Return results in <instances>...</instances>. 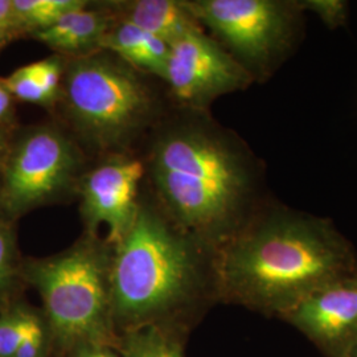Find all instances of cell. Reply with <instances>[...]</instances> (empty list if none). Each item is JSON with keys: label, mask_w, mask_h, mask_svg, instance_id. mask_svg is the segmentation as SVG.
Masks as SVG:
<instances>
[{"label": "cell", "mask_w": 357, "mask_h": 357, "mask_svg": "<svg viewBox=\"0 0 357 357\" xmlns=\"http://www.w3.org/2000/svg\"><path fill=\"white\" fill-rule=\"evenodd\" d=\"M114 19L128 22L162 38L168 45L204 29L184 0H105L98 1Z\"/></svg>", "instance_id": "12"}, {"label": "cell", "mask_w": 357, "mask_h": 357, "mask_svg": "<svg viewBox=\"0 0 357 357\" xmlns=\"http://www.w3.org/2000/svg\"><path fill=\"white\" fill-rule=\"evenodd\" d=\"M112 259L113 245L86 231L60 253L23 258V282L38 291L54 351L70 356L79 348H116Z\"/></svg>", "instance_id": "5"}, {"label": "cell", "mask_w": 357, "mask_h": 357, "mask_svg": "<svg viewBox=\"0 0 357 357\" xmlns=\"http://www.w3.org/2000/svg\"><path fill=\"white\" fill-rule=\"evenodd\" d=\"M347 357H357V345L349 352V355Z\"/></svg>", "instance_id": "28"}, {"label": "cell", "mask_w": 357, "mask_h": 357, "mask_svg": "<svg viewBox=\"0 0 357 357\" xmlns=\"http://www.w3.org/2000/svg\"><path fill=\"white\" fill-rule=\"evenodd\" d=\"M101 50L113 53L134 69L163 82L169 45L162 38L128 22L114 19L103 38Z\"/></svg>", "instance_id": "13"}, {"label": "cell", "mask_w": 357, "mask_h": 357, "mask_svg": "<svg viewBox=\"0 0 357 357\" xmlns=\"http://www.w3.org/2000/svg\"><path fill=\"white\" fill-rule=\"evenodd\" d=\"M15 128H0V178H1V169L4 165V159L7 155V150L10 146V141L13 137Z\"/></svg>", "instance_id": "24"}, {"label": "cell", "mask_w": 357, "mask_h": 357, "mask_svg": "<svg viewBox=\"0 0 357 357\" xmlns=\"http://www.w3.org/2000/svg\"><path fill=\"white\" fill-rule=\"evenodd\" d=\"M281 320L306 336L323 356H348L357 345V270L310 294Z\"/></svg>", "instance_id": "10"}, {"label": "cell", "mask_w": 357, "mask_h": 357, "mask_svg": "<svg viewBox=\"0 0 357 357\" xmlns=\"http://www.w3.org/2000/svg\"><path fill=\"white\" fill-rule=\"evenodd\" d=\"M211 36L262 84L281 69L305 38L299 0H184Z\"/></svg>", "instance_id": "7"}, {"label": "cell", "mask_w": 357, "mask_h": 357, "mask_svg": "<svg viewBox=\"0 0 357 357\" xmlns=\"http://www.w3.org/2000/svg\"><path fill=\"white\" fill-rule=\"evenodd\" d=\"M158 82L110 52L66 59L54 119L91 162L137 153L171 105Z\"/></svg>", "instance_id": "4"}, {"label": "cell", "mask_w": 357, "mask_h": 357, "mask_svg": "<svg viewBox=\"0 0 357 357\" xmlns=\"http://www.w3.org/2000/svg\"><path fill=\"white\" fill-rule=\"evenodd\" d=\"M187 335L147 327L118 336L115 351L122 357H184Z\"/></svg>", "instance_id": "14"}, {"label": "cell", "mask_w": 357, "mask_h": 357, "mask_svg": "<svg viewBox=\"0 0 357 357\" xmlns=\"http://www.w3.org/2000/svg\"><path fill=\"white\" fill-rule=\"evenodd\" d=\"M23 258L19 253L16 222L0 216V308L17 298L23 282Z\"/></svg>", "instance_id": "16"}, {"label": "cell", "mask_w": 357, "mask_h": 357, "mask_svg": "<svg viewBox=\"0 0 357 357\" xmlns=\"http://www.w3.org/2000/svg\"><path fill=\"white\" fill-rule=\"evenodd\" d=\"M0 32L10 33L17 38L24 36L17 23L11 0H0Z\"/></svg>", "instance_id": "23"}, {"label": "cell", "mask_w": 357, "mask_h": 357, "mask_svg": "<svg viewBox=\"0 0 357 357\" xmlns=\"http://www.w3.org/2000/svg\"><path fill=\"white\" fill-rule=\"evenodd\" d=\"M110 289L116 336L147 327L188 336L220 303L216 250L171 221L142 188L135 222L113 246Z\"/></svg>", "instance_id": "3"}, {"label": "cell", "mask_w": 357, "mask_h": 357, "mask_svg": "<svg viewBox=\"0 0 357 357\" xmlns=\"http://www.w3.org/2000/svg\"><path fill=\"white\" fill-rule=\"evenodd\" d=\"M17 38H15L13 35H10V33H6V32H0V51L1 50H4L11 41L13 40H16Z\"/></svg>", "instance_id": "26"}, {"label": "cell", "mask_w": 357, "mask_h": 357, "mask_svg": "<svg viewBox=\"0 0 357 357\" xmlns=\"http://www.w3.org/2000/svg\"><path fill=\"white\" fill-rule=\"evenodd\" d=\"M1 79L4 86L13 96V100L36 105L50 110L51 113L53 112L51 101L33 76L29 64L17 68L10 76L4 77Z\"/></svg>", "instance_id": "18"}, {"label": "cell", "mask_w": 357, "mask_h": 357, "mask_svg": "<svg viewBox=\"0 0 357 357\" xmlns=\"http://www.w3.org/2000/svg\"><path fill=\"white\" fill-rule=\"evenodd\" d=\"M89 156L56 119L15 128L0 178V216L26 213L77 199Z\"/></svg>", "instance_id": "6"}, {"label": "cell", "mask_w": 357, "mask_h": 357, "mask_svg": "<svg viewBox=\"0 0 357 357\" xmlns=\"http://www.w3.org/2000/svg\"><path fill=\"white\" fill-rule=\"evenodd\" d=\"M137 153L143 191L216 252L273 197L264 160L211 112L169 105Z\"/></svg>", "instance_id": "1"}, {"label": "cell", "mask_w": 357, "mask_h": 357, "mask_svg": "<svg viewBox=\"0 0 357 357\" xmlns=\"http://www.w3.org/2000/svg\"><path fill=\"white\" fill-rule=\"evenodd\" d=\"M53 351L52 335L41 308H35L28 321L26 333L15 357H50Z\"/></svg>", "instance_id": "19"}, {"label": "cell", "mask_w": 357, "mask_h": 357, "mask_svg": "<svg viewBox=\"0 0 357 357\" xmlns=\"http://www.w3.org/2000/svg\"><path fill=\"white\" fill-rule=\"evenodd\" d=\"M65 64H66V57H63L56 53H52L51 56L29 64L33 76L38 79L40 86L45 91L47 97L50 98L53 110L60 98L63 78H64Z\"/></svg>", "instance_id": "20"}, {"label": "cell", "mask_w": 357, "mask_h": 357, "mask_svg": "<svg viewBox=\"0 0 357 357\" xmlns=\"http://www.w3.org/2000/svg\"><path fill=\"white\" fill-rule=\"evenodd\" d=\"M114 22L98 1L66 13L56 24L33 32L29 38L47 45L66 59L82 57L102 51V40Z\"/></svg>", "instance_id": "11"}, {"label": "cell", "mask_w": 357, "mask_h": 357, "mask_svg": "<svg viewBox=\"0 0 357 357\" xmlns=\"http://www.w3.org/2000/svg\"><path fill=\"white\" fill-rule=\"evenodd\" d=\"M144 165L138 153L112 155L90 163L77 190L84 231L100 234L113 246L132 228L139 211Z\"/></svg>", "instance_id": "9"}, {"label": "cell", "mask_w": 357, "mask_h": 357, "mask_svg": "<svg viewBox=\"0 0 357 357\" xmlns=\"http://www.w3.org/2000/svg\"><path fill=\"white\" fill-rule=\"evenodd\" d=\"M220 303L278 318L357 270V252L330 218L274 196L216 252Z\"/></svg>", "instance_id": "2"}, {"label": "cell", "mask_w": 357, "mask_h": 357, "mask_svg": "<svg viewBox=\"0 0 357 357\" xmlns=\"http://www.w3.org/2000/svg\"><path fill=\"white\" fill-rule=\"evenodd\" d=\"M32 311L33 307L19 298L0 308V357H15Z\"/></svg>", "instance_id": "17"}, {"label": "cell", "mask_w": 357, "mask_h": 357, "mask_svg": "<svg viewBox=\"0 0 357 357\" xmlns=\"http://www.w3.org/2000/svg\"><path fill=\"white\" fill-rule=\"evenodd\" d=\"M24 36L56 24L66 13L86 7L89 0H11Z\"/></svg>", "instance_id": "15"}, {"label": "cell", "mask_w": 357, "mask_h": 357, "mask_svg": "<svg viewBox=\"0 0 357 357\" xmlns=\"http://www.w3.org/2000/svg\"><path fill=\"white\" fill-rule=\"evenodd\" d=\"M70 357H88L86 356V354H85V351H84V348H79V349H77L75 351Z\"/></svg>", "instance_id": "27"}, {"label": "cell", "mask_w": 357, "mask_h": 357, "mask_svg": "<svg viewBox=\"0 0 357 357\" xmlns=\"http://www.w3.org/2000/svg\"><path fill=\"white\" fill-rule=\"evenodd\" d=\"M305 13H314L320 22L331 29L347 24L349 4L344 0H299Z\"/></svg>", "instance_id": "21"}, {"label": "cell", "mask_w": 357, "mask_h": 357, "mask_svg": "<svg viewBox=\"0 0 357 357\" xmlns=\"http://www.w3.org/2000/svg\"><path fill=\"white\" fill-rule=\"evenodd\" d=\"M171 105L211 112L218 98L249 89L255 79L205 29L169 45L163 79Z\"/></svg>", "instance_id": "8"}, {"label": "cell", "mask_w": 357, "mask_h": 357, "mask_svg": "<svg viewBox=\"0 0 357 357\" xmlns=\"http://www.w3.org/2000/svg\"><path fill=\"white\" fill-rule=\"evenodd\" d=\"M15 100L0 78V128H16Z\"/></svg>", "instance_id": "22"}, {"label": "cell", "mask_w": 357, "mask_h": 357, "mask_svg": "<svg viewBox=\"0 0 357 357\" xmlns=\"http://www.w3.org/2000/svg\"><path fill=\"white\" fill-rule=\"evenodd\" d=\"M88 357H122L112 348H84Z\"/></svg>", "instance_id": "25"}]
</instances>
